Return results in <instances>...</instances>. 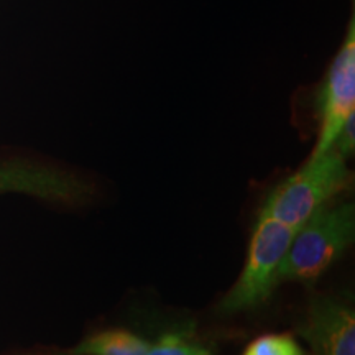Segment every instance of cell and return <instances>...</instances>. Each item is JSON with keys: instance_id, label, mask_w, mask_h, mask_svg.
<instances>
[{"instance_id": "obj_1", "label": "cell", "mask_w": 355, "mask_h": 355, "mask_svg": "<svg viewBox=\"0 0 355 355\" xmlns=\"http://www.w3.org/2000/svg\"><path fill=\"white\" fill-rule=\"evenodd\" d=\"M355 237L354 202L324 204L296 229L277 282L313 283L352 245Z\"/></svg>"}, {"instance_id": "obj_2", "label": "cell", "mask_w": 355, "mask_h": 355, "mask_svg": "<svg viewBox=\"0 0 355 355\" xmlns=\"http://www.w3.org/2000/svg\"><path fill=\"white\" fill-rule=\"evenodd\" d=\"M343 157L332 146L270 191L260 214L298 229L324 204L331 202L349 186L350 171Z\"/></svg>"}, {"instance_id": "obj_3", "label": "cell", "mask_w": 355, "mask_h": 355, "mask_svg": "<svg viewBox=\"0 0 355 355\" xmlns=\"http://www.w3.org/2000/svg\"><path fill=\"white\" fill-rule=\"evenodd\" d=\"M296 229L272 217L259 216L252 234L245 265L234 286L220 300L217 311L224 316L260 308L278 285V268L285 259Z\"/></svg>"}, {"instance_id": "obj_4", "label": "cell", "mask_w": 355, "mask_h": 355, "mask_svg": "<svg viewBox=\"0 0 355 355\" xmlns=\"http://www.w3.org/2000/svg\"><path fill=\"white\" fill-rule=\"evenodd\" d=\"M355 114V28L350 24L345 42L327 71L319 96L318 141L311 157H319L334 146L345 122Z\"/></svg>"}, {"instance_id": "obj_5", "label": "cell", "mask_w": 355, "mask_h": 355, "mask_svg": "<svg viewBox=\"0 0 355 355\" xmlns=\"http://www.w3.org/2000/svg\"><path fill=\"white\" fill-rule=\"evenodd\" d=\"M298 332L313 355H355V311L336 296H314Z\"/></svg>"}, {"instance_id": "obj_6", "label": "cell", "mask_w": 355, "mask_h": 355, "mask_svg": "<svg viewBox=\"0 0 355 355\" xmlns=\"http://www.w3.org/2000/svg\"><path fill=\"white\" fill-rule=\"evenodd\" d=\"M0 193H25L46 201L86 204L94 188L74 173L26 162L0 165Z\"/></svg>"}, {"instance_id": "obj_7", "label": "cell", "mask_w": 355, "mask_h": 355, "mask_svg": "<svg viewBox=\"0 0 355 355\" xmlns=\"http://www.w3.org/2000/svg\"><path fill=\"white\" fill-rule=\"evenodd\" d=\"M150 347L144 337L125 329H109L86 337L71 355H145Z\"/></svg>"}, {"instance_id": "obj_8", "label": "cell", "mask_w": 355, "mask_h": 355, "mask_svg": "<svg viewBox=\"0 0 355 355\" xmlns=\"http://www.w3.org/2000/svg\"><path fill=\"white\" fill-rule=\"evenodd\" d=\"M242 355H308L290 334H265L247 345Z\"/></svg>"}, {"instance_id": "obj_9", "label": "cell", "mask_w": 355, "mask_h": 355, "mask_svg": "<svg viewBox=\"0 0 355 355\" xmlns=\"http://www.w3.org/2000/svg\"><path fill=\"white\" fill-rule=\"evenodd\" d=\"M145 355H214L204 345L193 343L181 332L163 334L153 345L150 344Z\"/></svg>"}]
</instances>
